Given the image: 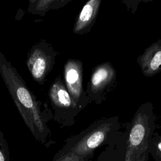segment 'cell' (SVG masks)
<instances>
[{"label":"cell","mask_w":161,"mask_h":161,"mask_svg":"<svg viewBox=\"0 0 161 161\" xmlns=\"http://www.w3.org/2000/svg\"><path fill=\"white\" fill-rule=\"evenodd\" d=\"M65 87L77 105L82 110L91 100L83 88V65L79 60L69 59L64 65Z\"/></svg>","instance_id":"obj_7"},{"label":"cell","mask_w":161,"mask_h":161,"mask_svg":"<svg viewBox=\"0 0 161 161\" xmlns=\"http://www.w3.org/2000/svg\"><path fill=\"white\" fill-rule=\"evenodd\" d=\"M126 135L125 132H120L118 137L112 143L108 145L105 149L99 155L96 161H117L119 152Z\"/></svg>","instance_id":"obj_11"},{"label":"cell","mask_w":161,"mask_h":161,"mask_svg":"<svg viewBox=\"0 0 161 161\" xmlns=\"http://www.w3.org/2000/svg\"><path fill=\"white\" fill-rule=\"evenodd\" d=\"M0 74L26 125L37 140L44 143L51 134L47 123L52 118V113L47 104L36 99L1 51Z\"/></svg>","instance_id":"obj_1"},{"label":"cell","mask_w":161,"mask_h":161,"mask_svg":"<svg viewBox=\"0 0 161 161\" xmlns=\"http://www.w3.org/2000/svg\"><path fill=\"white\" fill-rule=\"evenodd\" d=\"M160 117H161V112H160Z\"/></svg>","instance_id":"obj_15"},{"label":"cell","mask_w":161,"mask_h":161,"mask_svg":"<svg viewBox=\"0 0 161 161\" xmlns=\"http://www.w3.org/2000/svg\"><path fill=\"white\" fill-rule=\"evenodd\" d=\"M48 97L54 111V119L64 126H71L82 109L68 92L62 80L58 77L50 86Z\"/></svg>","instance_id":"obj_4"},{"label":"cell","mask_w":161,"mask_h":161,"mask_svg":"<svg viewBox=\"0 0 161 161\" xmlns=\"http://www.w3.org/2000/svg\"><path fill=\"white\" fill-rule=\"evenodd\" d=\"M57 52L45 40L33 45L28 53L26 65L33 79L43 85L52 70Z\"/></svg>","instance_id":"obj_5"},{"label":"cell","mask_w":161,"mask_h":161,"mask_svg":"<svg viewBox=\"0 0 161 161\" xmlns=\"http://www.w3.org/2000/svg\"><path fill=\"white\" fill-rule=\"evenodd\" d=\"M119 130L118 116L102 118L67 138L62 149L82 156H94L97 148L116 140L121 132Z\"/></svg>","instance_id":"obj_3"},{"label":"cell","mask_w":161,"mask_h":161,"mask_svg":"<svg viewBox=\"0 0 161 161\" xmlns=\"http://www.w3.org/2000/svg\"><path fill=\"white\" fill-rule=\"evenodd\" d=\"M93 156H82L61 149L55 156L53 161H91Z\"/></svg>","instance_id":"obj_13"},{"label":"cell","mask_w":161,"mask_h":161,"mask_svg":"<svg viewBox=\"0 0 161 161\" xmlns=\"http://www.w3.org/2000/svg\"><path fill=\"white\" fill-rule=\"evenodd\" d=\"M101 0H90L82 7L79 13L73 28L75 34L82 35L89 32L96 21Z\"/></svg>","instance_id":"obj_9"},{"label":"cell","mask_w":161,"mask_h":161,"mask_svg":"<svg viewBox=\"0 0 161 161\" xmlns=\"http://www.w3.org/2000/svg\"><path fill=\"white\" fill-rule=\"evenodd\" d=\"M156 116L151 102L141 104L131 123L117 161H148L149 142L154 133Z\"/></svg>","instance_id":"obj_2"},{"label":"cell","mask_w":161,"mask_h":161,"mask_svg":"<svg viewBox=\"0 0 161 161\" xmlns=\"http://www.w3.org/2000/svg\"><path fill=\"white\" fill-rule=\"evenodd\" d=\"M137 62L145 77H153L161 71V40L148 47L137 58Z\"/></svg>","instance_id":"obj_8"},{"label":"cell","mask_w":161,"mask_h":161,"mask_svg":"<svg viewBox=\"0 0 161 161\" xmlns=\"http://www.w3.org/2000/svg\"><path fill=\"white\" fill-rule=\"evenodd\" d=\"M7 148L6 140L0 130V161H8Z\"/></svg>","instance_id":"obj_14"},{"label":"cell","mask_w":161,"mask_h":161,"mask_svg":"<svg viewBox=\"0 0 161 161\" xmlns=\"http://www.w3.org/2000/svg\"><path fill=\"white\" fill-rule=\"evenodd\" d=\"M69 2L67 0H30L28 11L34 14L44 16L49 10L60 8Z\"/></svg>","instance_id":"obj_10"},{"label":"cell","mask_w":161,"mask_h":161,"mask_svg":"<svg viewBox=\"0 0 161 161\" xmlns=\"http://www.w3.org/2000/svg\"><path fill=\"white\" fill-rule=\"evenodd\" d=\"M116 79V70L110 62H105L94 67L86 91L91 102L99 104L104 101L113 89Z\"/></svg>","instance_id":"obj_6"},{"label":"cell","mask_w":161,"mask_h":161,"mask_svg":"<svg viewBox=\"0 0 161 161\" xmlns=\"http://www.w3.org/2000/svg\"><path fill=\"white\" fill-rule=\"evenodd\" d=\"M148 153L154 161H161V135L153 133L148 143Z\"/></svg>","instance_id":"obj_12"}]
</instances>
